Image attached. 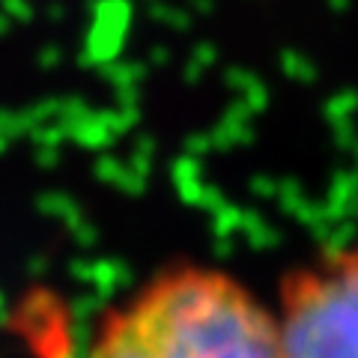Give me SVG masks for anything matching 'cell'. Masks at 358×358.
Instances as JSON below:
<instances>
[{"mask_svg":"<svg viewBox=\"0 0 358 358\" xmlns=\"http://www.w3.org/2000/svg\"><path fill=\"white\" fill-rule=\"evenodd\" d=\"M87 358H284L278 320L233 275L179 266L99 322Z\"/></svg>","mask_w":358,"mask_h":358,"instance_id":"obj_1","label":"cell"},{"mask_svg":"<svg viewBox=\"0 0 358 358\" xmlns=\"http://www.w3.org/2000/svg\"><path fill=\"white\" fill-rule=\"evenodd\" d=\"M275 320L284 358H358V248L289 272Z\"/></svg>","mask_w":358,"mask_h":358,"instance_id":"obj_2","label":"cell"}]
</instances>
